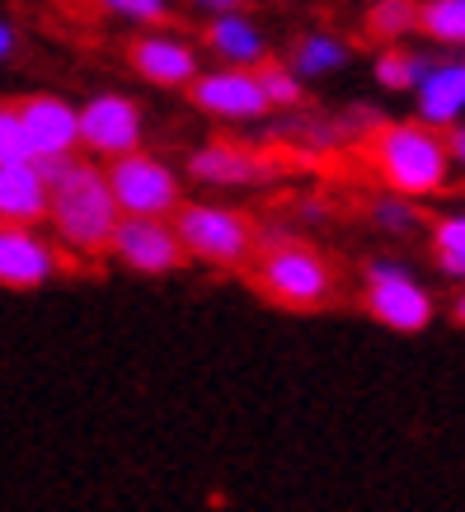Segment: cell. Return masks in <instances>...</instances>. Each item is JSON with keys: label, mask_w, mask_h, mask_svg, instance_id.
Here are the masks:
<instances>
[{"label": "cell", "mask_w": 465, "mask_h": 512, "mask_svg": "<svg viewBox=\"0 0 465 512\" xmlns=\"http://www.w3.org/2000/svg\"><path fill=\"white\" fill-rule=\"evenodd\" d=\"M47 179V221L66 249H76L85 259H99L109 254L113 231H118V202L109 193V179L104 170H94L90 160H38Z\"/></svg>", "instance_id": "6da1fadb"}, {"label": "cell", "mask_w": 465, "mask_h": 512, "mask_svg": "<svg viewBox=\"0 0 465 512\" xmlns=\"http://www.w3.org/2000/svg\"><path fill=\"white\" fill-rule=\"evenodd\" d=\"M367 160H372L376 179L390 188V198H437L451 184V156H447V132H433L414 123H381L367 137Z\"/></svg>", "instance_id": "7a4b0ae2"}, {"label": "cell", "mask_w": 465, "mask_h": 512, "mask_svg": "<svg viewBox=\"0 0 465 512\" xmlns=\"http://www.w3.org/2000/svg\"><path fill=\"white\" fill-rule=\"evenodd\" d=\"M249 282L278 311H325L334 301V268L320 249L301 240H259L249 259Z\"/></svg>", "instance_id": "3957f363"}, {"label": "cell", "mask_w": 465, "mask_h": 512, "mask_svg": "<svg viewBox=\"0 0 465 512\" xmlns=\"http://www.w3.org/2000/svg\"><path fill=\"white\" fill-rule=\"evenodd\" d=\"M170 226L188 259H198L207 268H249L254 249L264 240L249 212L217 207V202H179Z\"/></svg>", "instance_id": "277c9868"}, {"label": "cell", "mask_w": 465, "mask_h": 512, "mask_svg": "<svg viewBox=\"0 0 465 512\" xmlns=\"http://www.w3.org/2000/svg\"><path fill=\"white\" fill-rule=\"evenodd\" d=\"M362 306H367V315L376 325L395 329V334H423L433 325V292L404 264H390V259H372L367 264Z\"/></svg>", "instance_id": "5b68a950"}, {"label": "cell", "mask_w": 465, "mask_h": 512, "mask_svg": "<svg viewBox=\"0 0 465 512\" xmlns=\"http://www.w3.org/2000/svg\"><path fill=\"white\" fill-rule=\"evenodd\" d=\"M104 179H109V193L123 217H165L170 221L174 212H179V202H184L170 165H160L155 156H141V151L109 160Z\"/></svg>", "instance_id": "8992f818"}, {"label": "cell", "mask_w": 465, "mask_h": 512, "mask_svg": "<svg viewBox=\"0 0 465 512\" xmlns=\"http://www.w3.org/2000/svg\"><path fill=\"white\" fill-rule=\"evenodd\" d=\"M109 254L141 278H165V273H179L188 264L184 245L165 217H123L113 231Z\"/></svg>", "instance_id": "52a82bcc"}, {"label": "cell", "mask_w": 465, "mask_h": 512, "mask_svg": "<svg viewBox=\"0 0 465 512\" xmlns=\"http://www.w3.org/2000/svg\"><path fill=\"white\" fill-rule=\"evenodd\" d=\"M76 127H80V146L104 160L132 156L141 146V109L127 94H99V99H90L76 113Z\"/></svg>", "instance_id": "ba28073f"}, {"label": "cell", "mask_w": 465, "mask_h": 512, "mask_svg": "<svg viewBox=\"0 0 465 512\" xmlns=\"http://www.w3.org/2000/svg\"><path fill=\"white\" fill-rule=\"evenodd\" d=\"M62 268L66 259L33 226H0V287L33 292V287L57 278Z\"/></svg>", "instance_id": "9c48e42d"}, {"label": "cell", "mask_w": 465, "mask_h": 512, "mask_svg": "<svg viewBox=\"0 0 465 512\" xmlns=\"http://www.w3.org/2000/svg\"><path fill=\"white\" fill-rule=\"evenodd\" d=\"M188 99H193V109L212 113V118H235V123H249V118H264L268 113L259 76H254V71H240V66L198 76L188 85Z\"/></svg>", "instance_id": "30bf717a"}, {"label": "cell", "mask_w": 465, "mask_h": 512, "mask_svg": "<svg viewBox=\"0 0 465 512\" xmlns=\"http://www.w3.org/2000/svg\"><path fill=\"white\" fill-rule=\"evenodd\" d=\"M15 113L24 132H29L38 160H66L80 146L76 109L57 94H24V99H15Z\"/></svg>", "instance_id": "8fae6325"}, {"label": "cell", "mask_w": 465, "mask_h": 512, "mask_svg": "<svg viewBox=\"0 0 465 512\" xmlns=\"http://www.w3.org/2000/svg\"><path fill=\"white\" fill-rule=\"evenodd\" d=\"M127 62L137 76L165 85V90H188L198 80V52L193 43H179L174 33H137L127 43Z\"/></svg>", "instance_id": "7c38bea8"}, {"label": "cell", "mask_w": 465, "mask_h": 512, "mask_svg": "<svg viewBox=\"0 0 465 512\" xmlns=\"http://www.w3.org/2000/svg\"><path fill=\"white\" fill-rule=\"evenodd\" d=\"M414 109L419 123L433 132H451L465 123V57L428 66V76L414 85Z\"/></svg>", "instance_id": "4fadbf2b"}, {"label": "cell", "mask_w": 465, "mask_h": 512, "mask_svg": "<svg viewBox=\"0 0 465 512\" xmlns=\"http://www.w3.org/2000/svg\"><path fill=\"white\" fill-rule=\"evenodd\" d=\"M47 221L43 165H0V226H38Z\"/></svg>", "instance_id": "5bb4252c"}, {"label": "cell", "mask_w": 465, "mask_h": 512, "mask_svg": "<svg viewBox=\"0 0 465 512\" xmlns=\"http://www.w3.org/2000/svg\"><path fill=\"white\" fill-rule=\"evenodd\" d=\"M188 170H193V179L217 184V188H240V184H259V179H268L264 156L249 151V146H235V141H212V146H202Z\"/></svg>", "instance_id": "9a60e30c"}, {"label": "cell", "mask_w": 465, "mask_h": 512, "mask_svg": "<svg viewBox=\"0 0 465 512\" xmlns=\"http://www.w3.org/2000/svg\"><path fill=\"white\" fill-rule=\"evenodd\" d=\"M202 38H207V47H212L217 57H226V66H240V71L259 66L268 57V38L254 29L245 15H235V10L212 19V24L202 29Z\"/></svg>", "instance_id": "2e32d148"}, {"label": "cell", "mask_w": 465, "mask_h": 512, "mask_svg": "<svg viewBox=\"0 0 465 512\" xmlns=\"http://www.w3.org/2000/svg\"><path fill=\"white\" fill-rule=\"evenodd\" d=\"M348 66V43H339L334 33H306L292 52V76H329V71H339Z\"/></svg>", "instance_id": "e0dca14e"}, {"label": "cell", "mask_w": 465, "mask_h": 512, "mask_svg": "<svg viewBox=\"0 0 465 512\" xmlns=\"http://www.w3.org/2000/svg\"><path fill=\"white\" fill-rule=\"evenodd\" d=\"M362 24L386 47H400V38L419 33V0H376Z\"/></svg>", "instance_id": "ac0fdd59"}, {"label": "cell", "mask_w": 465, "mask_h": 512, "mask_svg": "<svg viewBox=\"0 0 465 512\" xmlns=\"http://www.w3.org/2000/svg\"><path fill=\"white\" fill-rule=\"evenodd\" d=\"M419 33L465 52V0H419Z\"/></svg>", "instance_id": "d6986e66"}, {"label": "cell", "mask_w": 465, "mask_h": 512, "mask_svg": "<svg viewBox=\"0 0 465 512\" xmlns=\"http://www.w3.org/2000/svg\"><path fill=\"white\" fill-rule=\"evenodd\" d=\"M428 57L423 52H409V47H386L381 57H376V85L381 90H395V94H414L423 76H428Z\"/></svg>", "instance_id": "ffe728a7"}, {"label": "cell", "mask_w": 465, "mask_h": 512, "mask_svg": "<svg viewBox=\"0 0 465 512\" xmlns=\"http://www.w3.org/2000/svg\"><path fill=\"white\" fill-rule=\"evenodd\" d=\"M433 264L447 278L465 282V207L433 221Z\"/></svg>", "instance_id": "44dd1931"}, {"label": "cell", "mask_w": 465, "mask_h": 512, "mask_svg": "<svg viewBox=\"0 0 465 512\" xmlns=\"http://www.w3.org/2000/svg\"><path fill=\"white\" fill-rule=\"evenodd\" d=\"M0 165H38L33 156V141L19 123L15 104H0Z\"/></svg>", "instance_id": "7402d4cb"}, {"label": "cell", "mask_w": 465, "mask_h": 512, "mask_svg": "<svg viewBox=\"0 0 465 512\" xmlns=\"http://www.w3.org/2000/svg\"><path fill=\"white\" fill-rule=\"evenodd\" d=\"M254 76H259V90H264L268 109H292V104H301V80L292 76V66L268 62L264 71H254Z\"/></svg>", "instance_id": "603a6c76"}, {"label": "cell", "mask_w": 465, "mask_h": 512, "mask_svg": "<svg viewBox=\"0 0 465 512\" xmlns=\"http://www.w3.org/2000/svg\"><path fill=\"white\" fill-rule=\"evenodd\" d=\"M94 5L109 10V15L137 19V24H165V19H170V5H165V0H94Z\"/></svg>", "instance_id": "cb8c5ba5"}, {"label": "cell", "mask_w": 465, "mask_h": 512, "mask_svg": "<svg viewBox=\"0 0 465 512\" xmlns=\"http://www.w3.org/2000/svg\"><path fill=\"white\" fill-rule=\"evenodd\" d=\"M372 217H376L381 231H395V235H404V231H414V226H419V212H414V202L409 198H381L372 207Z\"/></svg>", "instance_id": "d4e9b609"}, {"label": "cell", "mask_w": 465, "mask_h": 512, "mask_svg": "<svg viewBox=\"0 0 465 512\" xmlns=\"http://www.w3.org/2000/svg\"><path fill=\"white\" fill-rule=\"evenodd\" d=\"M447 156H451V170L465 174V123L447 132Z\"/></svg>", "instance_id": "484cf974"}, {"label": "cell", "mask_w": 465, "mask_h": 512, "mask_svg": "<svg viewBox=\"0 0 465 512\" xmlns=\"http://www.w3.org/2000/svg\"><path fill=\"white\" fill-rule=\"evenodd\" d=\"M10 52H15V29H10V24H0V62H5Z\"/></svg>", "instance_id": "4316f807"}, {"label": "cell", "mask_w": 465, "mask_h": 512, "mask_svg": "<svg viewBox=\"0 0 465 512\" xmlns=\"http://www.w3.org/2000/svg\"><path fill=\"white\" fill-rule=\"evenodd\" d=\"M198 5H207V10H221V15H226V10H235L240 0H198Z\"/></svg>", "instance_id": "83f0119b"}, {"label": "cell", "mask_w": 465, "mask_h": 512, "mask_svg": "<svg viewBox=\"0 0 465 512\" xmlns=\"http://www.w3.org/2000/svg\"><path fill=\"white\" fill-rule=\"evenodd\" d=\"M451 315H456V325H465V292L456 296V311H451Z\"/></svg>", "instance_id": "f1b7e54d"}]
</instances>
